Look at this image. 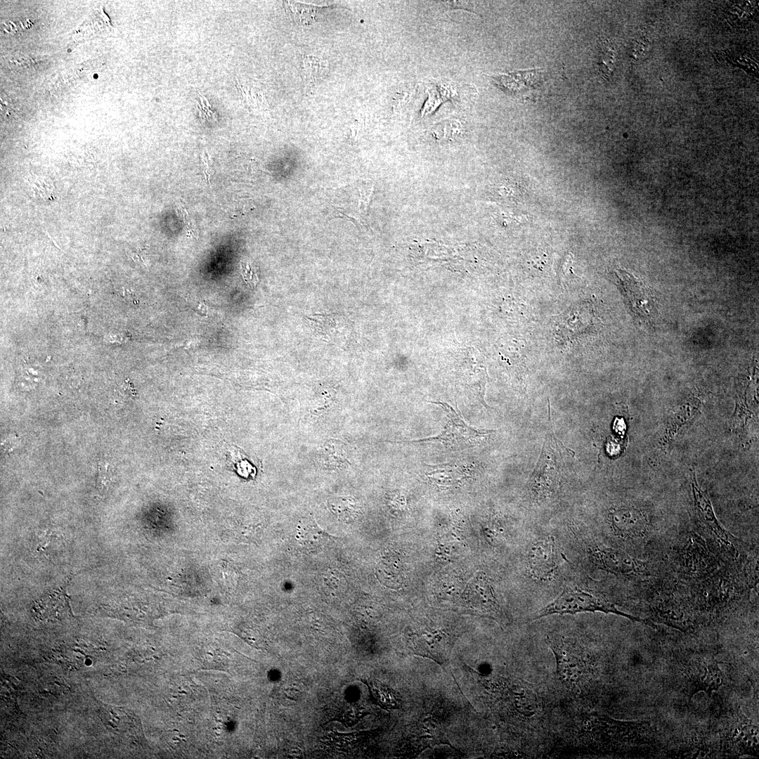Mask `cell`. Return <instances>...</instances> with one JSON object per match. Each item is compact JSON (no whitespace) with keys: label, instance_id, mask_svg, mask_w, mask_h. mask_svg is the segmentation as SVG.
Segmentation results:
<instances>
[{"label":"cell","instance_id":"8fae6325","mask_svg":"<svg viewBox=\"0 0 759 759\" xmlns=\"http://www.w3.org/2000/svg\"><path fill=\"white\" fill-rule=\"evenodd\" d=\"M693 682L698 689H702L710 694L722 684V674L715 663H707L700 661V665L692 672Z\"/></svg>","mask_w":759,"mask_h":759},{"label":"cell","instance_id":"30bf717a","mask_svg":"<svg viewBox=\"0 0 759 759\" xmlns=\"http://www.w3.org/2000/svg\"><path fill=\"white\" fill-rule=\"evenodd\" d=\"M296 538L301 545L311 549L320 547L333 539H337L321 528L312 517H306L299 521Z\"/></svg>","mask_w":759,"mask_h":759},{"label":"cell","instance_id":"5bb4252c","mask_svg":"<svg viewBox=\"0 0 759 759\" xmlns=\"http://www.w3.org/2000/svg\"><path fill=\"white\" fill-rule=\"evenodd\" d=\"M427 468V475L433 480L439 481H450L456 479V476L460 474L458 467L450 463L436 465H425Z\"/></svg>","mask_w":759,"mask_h":759},{"label":"cell","instance_id":"e0dca14e","mask_svg":"<svg viewBox=\"0 0 759 759\" xmlns=\"http://www.w3.org/2000/svg\"><path fill=\"white\" fill-rule=\"evenodd\" d=\"M237 88L241 92L242 100L247 107L254 110H261L264 108L263 94L249 86H243L237 79Z\"/></svg>","mask_w":759,"mask_h":759},{"label":"cell","instance_id":"7402d4cb","mask_svg":"<svg viewBox=\"0 0 759 759\" xmlns=\"http://www.w3.org/2000/svg\"><path fill=\"white\" fill-rule=\"evenodd\" d=\"M614 56L613 50L608 48V47H604V50L602 49L601 57L602 62L600 65L604 72L608 73L609 72V70L614 63Z\"/></svg>","mask_w":759,"mask_h":759},{"label":"cell","instance_id":"44dd1931","mask_svg":"<svg viewBox=\"0 0 759 759\" xmlns=\"http://www.w3.org/2000/svg\"><path fill=\"white\" fill-rule=\"evenodd\" d=\"M110 472L106 467H100L96 484L100 490L108 488L110 486Z\"/></svg>","mask_w":759,"mask_h":759},{"label":"cell","instance_id":"9c48e42d","mask_svg":"<svg viewBox=\"0 0 759 759\" xmlns=\"http://www.w3.org/2000/svg\"><path fill=\"white\" fill-rule=\"evenodd\" d=\"M692 488L696 506L701 520L724 545L732 546L728 533L718 522L709 500L699 489L695 476L692 479Z\"/></svg>","mask_w":759,"mask_h":759},{"label":"cell","instance_id":"ffe728a7","mask_svg":"<svg viewBox=\"0 0 759 759\" xmlns=\"http://www.w3.org/2000/svg\"><path fill=\"white\" fill-rule=\"evenodd\" d=\"M242 275L245 282L251 287H255L259 282L257 270L249 263H241Z\"/></svg>","mask_w":759,"mask_h":759},{"label":"cell","instance_id":"5b68a950","mask_svg":"<svg viewBox=\"0 0 759 759\" xmlns=\"http://www.w3.org/2000/svg\"><path fill=\"white\" fill-rule=\"evenodd\" d=\"M616 275L632 311L641 318L652 316L656 311V301L650 289L624 270H617Z\"/></svg>","mask_w":759,"mask_h":759},{"label":"cell","instance_id":"8992f818","mask_svg":"<svg viewBox=\"0 0 759 759\" xmlns=\"http://www.w3.org/2000/svg\"><path fill=\"white\" fill-rule=\"evenodd\" d=\"M592 561L599 568L609 572L630 576L639 571L637 562L627 553L604 545H596L589 550Z\"/></svg>","mask_w":759,"mask_h":759},{"label":"cell","instance_id":"2e32d148","mask_svg":"<svg viewBox=\"0 0 759 759\" xmlns=\"http://www.w3.org/2000/svg\"><path fill=\"white\" fill-rule=\"evenodd\" d=\"M285 3H286L287 10L291 13L292 18L297 22L310 24L313 22L316 12L315 7L288 1Z\"/></svg>","mask_w":759,"mask_h":759},{"label":"cell","instance_id":"3957f363","mask_svg":"<svg viewBox=\"0 0 759 759\" xmlns=\"http://www.w3.org/2000/svg\"><path fill=\"white\" fill-rule=\"evenodd\" d=\"M439 406L446 413L448 421L443 430L437 436L409 443L439 442L450 448H468L480 443L484 439L495 433V430L477 429L467 424L458 409L444 402L432 401Z\"/></svg>","mask_w":759,"mask_h":759},{"label":"cell","instance_id":"7c38bea8","mask_svg":"<svg viewBox=\"0 0 759 759\" xmlns=\"http://www.w3.org/2000/svg\"><path fill=\"white\" fill-rule=\"evenodd\" d=\"M733 742L745 753L758 754V729L751 723L744 722L737 726L732 734Z\"/></svg>","mask_w":759,"mask_h":759},{"label":"cell","instance_id":"52a82bcc","mask_svg":"<svg viewBox=\"0 0 759 759\" xmlns=\"http://www.w3.org/2000/svg\"><path fill=\"white\" fill-rule=\"evenodd\" d=\"M495 84L505 93L514 96H526L542 81L543 72L529 70L492 77Z\"/></svg>","mask_w":759,"mask_h":759},{"label":"cell","instance_id":"603a6c76","mask_svg":"<svg viewBox=\"0 0 759 759\" xmlns=\"http://www.w3.org/2000/svg\"><path fill=\"white\" fill-rule=\"evenodd\" d=\"M187 301L190 304V306L201 315L207 314V306L200 301L187 299Z\"/></svg>","mask_w":759,"mask_h":759},{"label":"cell","instance_id":"ba28073f","mask_svg":"<svg viewBox=\"0 0 759 759\" xmlns=\"http://www.w3.org/2000/svg\"><path fill=\"white\" fill-rule=\"evenodd\" d=\"M610 521L614 533L621 537L637 538L647 531L645 517L635 509L614 510L610 514Z\"/></svg>","mask_w":759,"mask_h":759},{"label":"cell","instance_id":"9a60e30c","mask_svg":"<svg viewBox=\"0 0 759 759\" xmlns=\"http://www.w3.org/2000/svg\"><path fill=\"white\" fill-rule=\"evenodd\" d=\"M370 689L378 704L387 708H394L398 705L394 692L376 682L369 684Z\"/></svg>","mask_w":759,"mask_h":759},{"label":"cell","instance_id":"d6986e66","mask_svg":"<svg viewBox=\"0 0 759 759\" xmlns=\"http://www.w3.org/2000/svg\"><path fill=\"white\" fill-rule=\"evenodd\" d=\"M197 109L200 118L207 122L212 123L218 120L217 114L214 111L212 104L208 99L200 92L197 102Z\"/></svg>","mask_w":759,"mask_h":759},{"label":"cell","instance_id":"4fadbf2b","mask_svg":"<svg viewBox=\"0 0 759 759\" xmlns=\"http://www.w3.org/2000/svg\"><path fill=\"white\" fill-rule=\"evenodd\" d=\"M226 456L229 462L228 465L233 468L240 475L244 476L252 475L253 467L240 449L232 446L228 450Z\"/></svg>","mask_w":759,"mask_h":759},{"label":"cell","instance_id":"6da1fadb","mask_svg":"<svg viewBox=\"0 0 759 759\" xmlns=\"http://www.w3.org/2000/svg\"><path fill=\"white\" fill-rule=\"evenodd\" d=\"M585 612H602L625 617L633 621L645 622L620 611L606 599L581 588L567 587L547 605L534 612L528 621H533L552 615L576 614Z\"/></svg>","mask_w":759,"mask_h":759},{"label":"cell","instance_id":"277c9868","mask_svg":"<svg viewBox=\"0 0 759 759\" xmlns=\"http://www.w3.org/2000/svg\"><path fill=\"white\" fill-rule=\"evenodd\" d=\"M558 550L552 536H545L533 543L527 552V567L533 579L547 581L558 569Z\"/></svg>","mask_w":759,"mask_h":759},{"label":"cell","instance_id":"ac0fdd59","mask_svg":"<svg viewBox=\"0 0 759 759\" xmlns=\"http://www.w3.org/2000/svg\"><path fill=\"white\" fill-rule=\"evenodd\" d=\"M356 503L349 498H337L330 502V507L335 514L343 520L348 521L354 516Z\"/></svg>","mask_w":759,"mask_h":759},{"label":"cell","instance_id":"7a4b0ae2","mask_svg":"<svg viewBox=\"0 0 759 759\" xmlns=\"http://www.w3.org/2000/svg\"><path fill=\"white\" fill-rule=\"evenodd\" d=\"M565 448L553 434L546 435L540 459L530 481L529 488L535 498L546 499L557 491L563 465L562 451Z\"/></svg>","mask_w":759,"mask_h":759}]
</instances>
